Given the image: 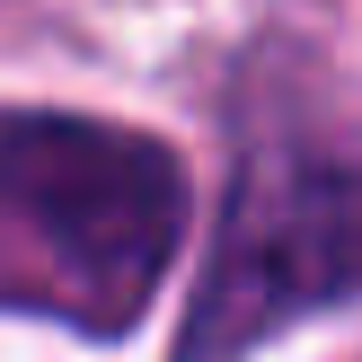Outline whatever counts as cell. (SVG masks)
Returning a JSON list of instances; mask_svg holds the SVG:
<instances>
[{
    "mask_svg": "<svg viewBox=\"0 0 362 362\" xmlns=\"http://www.w3.org/2000/svg\"><path fill=\"white\" fill-rule=\"evenodd\" d=\"M345 292H362V177L327 159L247 168L177 362H230L247 336L283 327L292 310H327Z\"/></svg>",
    "mask_w": 362,
    "mask_h": 362,
    "instance_id": "obj_2",
    "label": "cell"
},
{
    "mask_svg": "<svg viewBox=\"0 0 362 362\" xmlns=\"http://www.w3.org/2000/svg\"><path fill=\"white\" fill-rule=\"evenodd\" d=\"M186 239V186L159 141L98 115L0 106V310L124 336Z\"/></svg>",
    "mask_w": 362,
    "mask_h": 362,
    "instance_id": "obj_1",
    "label": "cell"
}]
</instances>
